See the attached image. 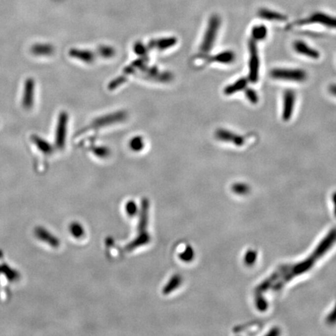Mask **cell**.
Wrapping results in <instances>:
<instances>
[{"label":"cell","instance_id":"e0dca14e","mask_svg":"<svg viewBox=\"0 0 336 336\" xmlns=\"http://www.w3.org/2000/svg\"><path fill=\"white\" fill-rule=\"evenodd\" d=\"M258 15H259V17H262V18L267 20V21H286V17L284 15H282L280 13L271 11V10L266 9H261L259 13H258Z\"/></svg>","mask_w":336,"mask_h":336},{"label":"cell","instance_id":"5bb4252c","mask_svg":"<svg viewBox=\"0 0 336 336\" xmlns=\"http://www.w3.org/2000/svg\"><path fill=\"white\" fill-rule=\"evenodd\" d=\"M235 59H236V56L232 51H225V52H220L213 58L214 61L223 64L232 63Z\"/></svg>","mask_w":336,"mask_h":336},{"label":"cell","instance_id":"7402d4cb","mask_svg":"<svg viewBox=\"0 0 336 336\" xmlns=\"http://www.w3.org/2000/svg\"><path fill=\"white\" fill-rule=\"evenodd\" d=\"M99 52L102 56V57L104 58L112 57V56H114V54H115L114 49L108 46L100 47V52Z\"/></svg>","mask_w":336,"mask_h":336},{"label":"cell","instance_id":"8fae6325","mask_svg":"<svg viewBox=\"0 0 336 336\" xmlns=\"http://www.w3.org/2000/svg\"><path fill=\"white\" fill-rule=\"evenodd\" d=\"M71 57L77 60L85 61L86 63H91L94 60L93 53L90 51L79 50V49H72L69 52Z\"/></svg>","mask_w":336,"mask_h":336},{"label":"cell","instance_id":"2e32d148","mask_svg":"<svg viewBox=\"0 0 336 336\" xmlns=\"http://www.w3.org/2000/svg\"><path fill=\"white\" fill-rule=\"evenodd\" d=\"M34 234L38 239L41 240L42 242H47V244H49L51 245H57V240L52 238V235L49 232H47L45 229L37 227L34 230Z\"/></svg>","mask_w":336,"mask_h":336},{"label":"cell","instance_id":"d6986e66","mask_svg":"<svg viewBox=\"0 0 336 336\" xmlns=\"http://www.w3.org/2000/svg\"><path fill=\"white\" fill-rule=\"evenodd\" d=\"M267 28L262 25L254 27L251 32L254 41H262L265 39L267 36Z\"/></svg>","mask_w":336,"mask_h":336},{"label":"cell","instance_id":"9a60e30c","mask_svg":"<svg viewBox=\"0 0 336 336\" xmlns=\"http://www.w3.org/2000/svg\"><path fill=\"white\" fill-rule=\"evenodd\" d=\"M31 52L35 56H50L54 52V48L47 44H37L32 47Z\"/></svg>","mask_w":336,"mask_h":336},{"label":"cell","instance_id":"7a4b0ae2","mask_svg":"<svg viewBox=\"0 0 336 336\" xmlns=\"http://www.w3.org/2000/svg\"><path fill=\"white\" fill-rule=\"evenodd\" d=\"M270 76L276 80H290L293 82H303L306 79V73L301 69H274Z\"/></svg>","mask_w":336,"mask_h":336},{"label":"cell","instance_id":"7c38bea8","mask_svg":"<svg viewBox=\"0 0 336 336\" xmlns=\"http://www.w3.org/2000/svg\"><path fill=\"white\" fill-rule=\"evenodd\" d=\"M177 40L175 37H167V38H160V39L153 40L151 41V47H155L159 50L169 49L176 44Z\"/></svg>","mask_w":336,"mask_h":336},{"label":"cell","instance_id":"4fadbf2b","mask_svg":"<svg viewBox=\"0 0 336 336\" xmlns=\"http://www.w3.org/2000/svg\"><path fill=\"white\" fill-rule=\"evenodd\" d=\"M247 80L245 78L239 79L236 82L231 85L227 86L224 89V93L226 95H232L234 93L239 92L242 90L245 89L247 87Z\"/></svg>","mask_w":336,"mask_h":336},{"label":"cell","instance_id":"603a6c76","mask_svg":"<svg viewBox=\"0 0 336 336\" xmlns=\"http://www.w3.org/2000/svg\"><path fill=\"white\" fill-rule=\"evenodd\" d=\"M329 91L332 94L336 97V84H333L329 87Z\"/></svg>","mask_w":336,"mask_h":336},{"label":"cell","instance_id":"3957f363","mask_svg":"<svg viewBox=\"0 0 336 336\" xmlns=\"http://www.w3.org/2000/svg\"><path fill=\"white\" fill-rule=\"evenodd\" d=\"M248 46L250 53L248 78L251 83H256L259 76V57L255 41H250Z\"/></svg>","mask_w":336,"mask_h":336},{"label":"cell","instance_id":"8992f818","mask_svg":"<svg viewBox=\"0 0 336 336\" xmlns=\"http://www.w3.org/2000/svg\"><path fill=\"white\" fill-rule=\"evenodd\" d=\"M305 23H317L327 28L336 29V17H331L325 13H314L308 19L301 21L300 24H305Z\"/></svg>","mask_w":336,"mask_h":336},{"label":"cell","instance_id":"5b68a950","mask_svg":"<svg viewBox=\"0 0 336 336\" xmlns=\"http://www.w3.org/2000/svg\"><path fill=\"white\" fill-rule=\"evenodd\" d=\"M295 92L291 90L285 91L283 95V108H282V119L287 122L291 119L294 114V105H295Z\"/></svg>","mask_w":336,"mask_h":336},{"label":"cell","instance_id":"52a82bcc","mask_svg":"<svg viewBox=\"0 0 336 336\" xmlns=\"http://www.w3.org/2000/svg\"><path fill=\"white\" fill-rule=\"evenodd\" d=\"M34 80L31 78H28L25 81L24 95H23V107L25 109H31L33 107L34 100Z\"/></svg>","mask_w":336,"mask_h":336},{"label":"cell","instance_id":"30bf717a","mask_svg":"<svg viewBox=\"0 0 336 336\" xmlns=\"http://www.w3.org/2000/svg\"><path fill=\"white\" fill-rule=\"evenodd\" d=\"M294 48L297 53L310 58V59L318 60V58L320 57L319 52L318 51L312 49L304 41H296L294 43Z\"/></svg>","mask_w":336,"mask_h":336},{"label":"cell","instance_id":"ba28073f","mask_svg":"<svg viewBox=\"0 0 336 336\" xmlns=\"http://www.w3.org/2000/svg\"><path fill=\"white\" fill-rule=\"evenodd\" d=\"M215 137L221 141L232 143L237 146L243 145L244 143V138L243 136H239L238 134L230 132L227 129H223V128L218 129L215 132Z\"/></svg>","mask_w":336,"mask_h":336},{"label":"cell","instance_id":"ffe728a7","mask_svg":"<svg viewBox=\"0 0 336 336\" xmlns=\"http://www.w3.org/2000/svg\"><path fill=\"white\" fill-rule=\"evenodd\" d=\"M144 147L143 139L141 137H136L132 139L130 142V147L132 151H140Z\"/></svg>","mask_w":336,"mask_h":336},{"label":"cell","instance_id":"9c48e42d","mask_svg":"<svg viewBox=\"0 0 336 336\" xmlns=\"http://www.w3.org/2000/svg\"><path fill=\"white\" fill-rule=\"evenodd\" d=\"M124 118H125V113L124 112L110 114V115H105L104 117L99 118L98 119L93 122V124H94V126L97 127L106 126L112 123L122 121L124 120Z\"/></svg>","mask_w":336,"mask_h":336},{"label":"cell","instance_id":"ac0fdd59","mask_svg":"<svg viewBox=\"0 0 336 336\" xmlns=\"http://www.w3.org/2000/svg\"><path fill=\"white\" fill-rule=\"evenodd\" d=\"M32 140H33V143L35 144L36 147L39 149V151L44 153H51L53 151L50 143H48L46 140H43L39 136H33Z\"/></svg>","mask_w":336,"mask_h":336},{"label":"cell","instance_id":"277c9868","mask_svg":"<svg viewBox=\"0 0 336 336\" xmlns=\"http://www.w3.org/2000/svg\"><path fill=\"white\" fill-rule=\"evenodd\" d=\"M67 123H68V115L65 112H61L59 117L56 134V144L58 148H63L65 146Z\"/></svg>","mask_w":336,"mask_h":336},{"label":"cell","instance_id":"44dd1931","mask_svg":"<svg viewBox=\"0 0 336 336\" xmlns=\"http://www.w3.org/2000/svg\"><path fill=\"white\" fill-rule=\"evenodd\" d=\"M245 95L250 102L252 104H257L258 101V94L256 92L252 89H247L245 91Z\"/></svg>","mask_w":336,"mask_h":336},{"label":"cell","instance_id":"6da1fadb","mask_svg":"<svg viewBox=\"0 0 336 336\" xmlns=\"http://www.w3.org/2000/svg\"><path fill=\"white\" fill-rule=\"evenodd\" d=\"M220 24H221V21L218 16L214 15L210 18L206 33L202 41V45H201V52L203 53H208L210 49H212L215 38H216L219 27H220Z\"/></svg>","mask_w":336,"mask_h":336}]
</instances>
